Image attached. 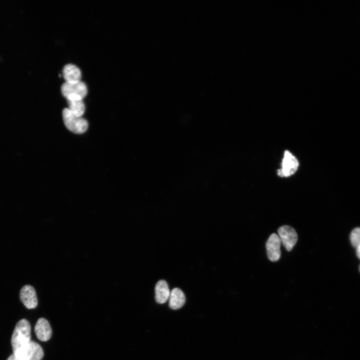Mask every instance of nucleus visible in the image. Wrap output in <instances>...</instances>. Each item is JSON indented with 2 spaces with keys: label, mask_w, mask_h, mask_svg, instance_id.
I'll list each match as a JSON object with an SVG mask.
<instances>
[{
  "label": "nucleus",
  "mask_w": 360,
  "mask_h": 360,
  "mask_svg": "<svg viewBox=\"0 0 360 360\" xmlns=\"http://www.w3.org/2000/svg\"><path fill=\"white\" fill-rule=\"evenodd\" d=\"M31 325L27 320L22 319L18 322L11 339L13 352L31 341Z\"/></svg>",
  "instance_id": "1"
},
{
  "label": "nucleus",
  "mask_w": 360,
  "mask_h": 360,
  "mask_svg": "<svg viewBox=\"0 0 360 360\" xmlns=\"http://www.w3.org/2000/svg\"><path fill=\"white\" fill-rule=\"evenodd\" d=\"M61 90L67 101L83 100L88 93L87 85L81 81L76 83L65 82L62 85Z\"/></svg>",
  "instance_id": "2"
},
{
  "label": "nucleus",
  "mask_w": 360,
  "mask_h": 360,
  "mask_svg": "<svg viewBox=\"0 0 360 360\" xmlns=\"http://www.w3.org/2000/svg\"><path fill=\"white\" fill-rule=\"evenodd\" d=\"M62 114L64 124L71 132L82 134L87 130L88 123L86 119L75 116L68 108L64 109Z\"/></svg>",
  "instance_id": "3"
},
{
  "label": "nucleus",
  "mask_w": 360,
  "mask_h": 360,
  "mask_svg": "<svg viewBox=\"0 0 360 360\" xmlns=\"http://www.w3.org/2000/svg\"><path fill=\"white\" fill-rule=\"evenodd\" d=\"M13 353L16 357L20 360H41L44 357V351L41 346L32 341Z\"/></svg>",
  "instance_id": "4"
},
{
  "label": "nucleus",
  "mask_w": 360,
  "mask_h": 360,
  "mask_svg": "<svg viewBox=\"0 0 360 360\" xmlns=\"http://www.w3.org/2000/svg\"><path fill=\"white\" fill-rule=\"evenodd\" d=\"M279 238L286 250L290 252L296 244L298 235L295 229L288 225H284L278 230Z\"/></svg>",
  "instance_id": "5"
},
{
  "label": "nucleus",
  "mask_w": 360,
  "mask_h": 360,
  "mask_svg": "<svg viewBox=\"0 0 360 360\" xmlns=\"http://www.w3.org/2000/svg\"><path fill=\"white\" fill-rule=\"evenodd\" d=\"M281 244V241L278 235L273 233L270 235L266 244L267 256L270 261L275 262L280 259Z\"/></svg>",
  "instance_id": "6"
},
{
  "label": "nucleus",
  "mask_w": 360,
  "mask_h": 360,
  "mask_svg": "<svg viewBox=\"0 0 360 360\" xmlns=\"http://www.w3.org/2000/svg\"><path fill=\"white\" fill-rule=\"evenodd\" d=\"M299 163L297 159L288 151L285 152L282 168L278 171L280 177H288L294 174L298 169Z\"/></svg>",
  "instance_id": "7"
},
{
  "label": "nucleus",
  "mask_w": 360,
  "mask_h": 360,
  "mask_svg": "<svg viewBox=\"0 0 360 360\" xmlns=\"http://www.w3.org/2000/svg\"><path fill=\"white\" fill-rule=\"evenodd\" d=\"M20 299L26 307L31 309L38 305V299L34 288L30 285H26L20 292Z\"/></svg>",
  "instance_id": "8"
},
{
  "label": "nucleus",
  "mask_w": 360,
  "mask_h": 360,
  "mask_svg": "<svg viewBox=\"0 0 360 360\" xmlns=\"http://www.w3.org/2000/svg\"><path fill=\"white\" fill-rule=\"evenodd\" d=\"M35 332L37 338L43 342H47L52 336V331L49 322L44 318L39 319L35 327Z\"/></svg>",
  "instance_id": "9"
},
{
  "label": "nucleus",
  "mask_w": 360,
  "mask_h": 360,
  "mask_svg": "<svg viewBox=\"0 0 360 360\" xmlns=\"http://www.w3.org/2000/svg\"><path fill=\"white\" fill-rule=\"evenodd\" d=\"M62 73L65 82L76 83L81 81V71L78 67L74 64H68L65 65Z\"/></svg>",
  "instance_id": "10"
},
{
  "label": "nucleus",
  "mask_w": 360,
  "mask_h": 360,
  "mask_svg": "<svg viewBox=\"0 0 360 360\" xmlns=\"http://www.w3.org/2000/svg\"><path fill=\"white\" fill-rule=\"evenodd\" d=\"M185 301V296L181 290L174 288L171 292L169 297V306L172 309H179L184 306Z\"/></svg>",
  "instance_id": "11"
},
{
  "label": "nucleus",
  "mask_w": 360,
  "mask_h": 360,
  "mask_svg": "<svg viewBox=\"0 0 360 360\" xmlns=\"http://www.w3.org/2000/svg\"><path fill=\"white\" fill-rule=\"evenodd\" d=\"M171 292L167 283L165 280H160L155 287V299L160 304L166 303L169 299Z\"/></svg>",
  "instance_id": "12"
},
{
  "label": "nucleus",
  "mask_w": 360,
  "mask_h": 360,
  "mask_svg": "<svg viewBox=\"0 0 360 360\" xmlns=\"http://www.w3.org/2000/svg\"><path fill=\"white\" fill-rule=\"evenodd\" d=\"M68 109L75 116L82 117L85 112V105L83 100L68 101Z\"/></svg>",
  "instance_id": "13"
},
{
  "label": "nucleus",
  "mask_w": 360,
  "mask_h": 360,
  "mask_svg": "<svg viewBox=\"0 0 360 360\" xmlns=\"http://www.w3.org/2000/svg\"><path fill=\"white\" fill-rule=\"evenodd\" d=\"M350 240L351 244L355 247L357 248L360 244V228H355L352 231Z\"/></svg>",
  "instance_id": "14"
},
{
  "label": "nucleus",
  "mask_w": 360,
  "mask_h": 360,
  "mask_svg": "<svg viewBox=\"0 0 360 360\" xmlns=\"http://www.w3.org/2000/svg\"><path fill=\"white\" fill-rule=\"evenodd\" d=\"M357 255L358 258L360 259V244L357 247Z\"/></svg>",
  "instance_id": "15"
},
{
  "label": "nucleus",
  "mask_w": 360,
  "mask_h": 360,
  "mask_svg": "<svg viewBox=\"0 0 360 360\" xmlns=\"http://www.w3.org/2000/svg\"><path fill=\"white\" fill-rule=\"evenodd\" d=\"M7 360H20L17 358L16 356L14 354H13L9 357V358Z\"/></svg>",
  "instance_id": "16"
},
{
  "label": "nucleus",
  "mask_w": 360,
  "mask_h": 360,
  "mask_svg": "<svg viewBox=\"0 0 360 360\" xmlns=\"http://www.w3.org/2000/svg\"></svg>",
  "instance_id": "17"
}]
</instances>
